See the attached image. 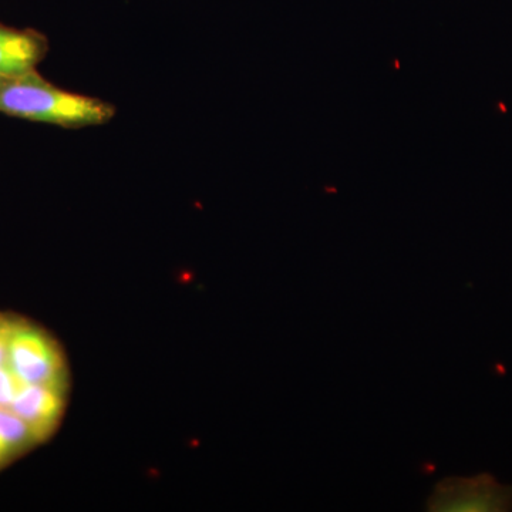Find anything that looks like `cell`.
Listing matches in <instances>:
<instances>
[{
	"instance_id": "obj_3",
	"label": "cell",
	"mask_w": 512,
	"mask_h": 512,
	"mask_svg": "<svg viewBox=\"0 0 512 512\" xmlns=\"http://www.w3.org/2000/svg\"><path fill=\"white\" fill-rule=\"evenodd\" d=\"M434 512L512 511V485L498 483L491 474L464 478L450 477L434 487L427 501Z\"/></svg>"
},
{
	"instance_id": "obj_2",
	"label": "cell",
	"mask_w": 512,
	"mask_h": 512,
	"mask_svg": "<svg viewBox=\"0 0 512 512\" xmlns=\"http://www.w3.org/2000/svg\"><path fill=\"white\" fill-rule=\"evenodd\" d=\"M0 113L67 130H82L109 124L116 117V107L97 97L60 89L32 72L0 77Z\"/></svg>"
},
{
	"instance_id": "obj_4",
	"label": "cell",
	"mask_w": 512,
	"mask_h": 512,
	"mask_svg": "<svg viewBox=\"0 0 512 512\" xmlns=\"http://www.w3.org/2000/svg\"><path fill=\"white\" fill-rule=\"evenodd\" d=\"M49 49V40L43 33L0 23V77L37 72Z\"/></svg>"
},
{
	"instance_id": "obj_1",
	"label": "cell",
	"mask_w": 512,
	"mask_h": 512,
	"mask_svg": "<svg viewBox=\"0 0 512 512\" xmlns=\"http://www.w3.org/2000/svg\"><path fill=\"white\" fill-rule=\"evenodd\" d=\"M69 396V363L56 338L0 312V471L55 436Z\"/></svg>"
}]
</instances>
